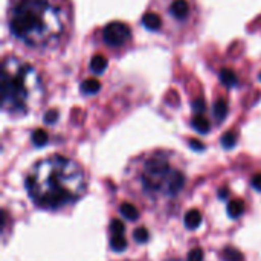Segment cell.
<instances>
[{"instance_id":"obj_22","label":"cell","mask_w":261,"mask_h":261,"mask_svg":"<svg viewBox=\"0 0 261 261\" xmlns=\"http://www.w3.org/2000/svg\"><path fill=\"white\" fill-rule=\"evenodd\" d=\"M57 119H58V112L57 110H49L44 115V122L46 124H54V122H57Z\"/></svg>"},{"instance_id":"obj_24","label":"cell","mask_w":261,"mask_h":261,"mask_svg":"<svg viewBox=\"0 0 261 261\" xmlns=\"http://www.w3.org/2000/svg\"><path fill=\"white\" fill-rule=\"evenodd\" d=\"M252 187H254L257 191H261V173L254 176V179H252Z\"/></svg>"},{"instance_id":"obj_10","label":"cell","mask_w":261,"mask_h":261,"mask_svg":"<svg viewBox=\"0 0 261 261\" xmlns=\"http://www.w3.org/2000/svg\"><path fill=\"white\" fill-rule=\"evenodd\" d=\"M109 66V61L104 55H95L92 60H90V70L93 73H102Z\"/></svg>"},{"instance_id":"obj_26","label":"cell","mask_w":261,"mask_h":261,"mask_svg":"<svg viewBox=\"0 0 261 261\" xmlns=\"http://www.w3.org/2000/svg\"><path fill=\"white\" fill-rule=\"evenodd\" d=\"M226 196H228V191H226V190H223V191L220 193V197H222V199H225Z\"/></svg>"},{"instance_id":"obj_6","label":"cell","mask_w":261,"mask_h":261,"mask_svg":"<svg viewBox=\"0 0 261 261\" xmlns=\"http://www.w3.org/2000/svg\"><path fill=\"white\" fill-rule=\"evenodd\" d=\"M170 15L177 20V21H184L190 17L191 12V6L188 3V0H171L170 8H168Z\"/></svg>"},{"instance_id":"obj_23","label":"cell","mask_w":261,"mask_h":261,"mask_svg":"<svg viewBox=\"0 0 261 261\" xmlns=\"http://www.w3.org/2000/svg\"><path fill=\"white\" fill-rule=\"evenodd\" d=\"M194 110H196L197 115H200V113L205 110V101H203V99H197V101L194 102Z\"/></svg>"},{"instance_id":"obj_2","label":"cell","mask_w":261,"mask_h":261,"mask_svg":"<svg viewBox=\"0 0 261 261\" xmlns=\"http://www.w3.org/2000/svg\"><path fill=\"white\" fill-rule=\"evenodd\" d=\"M9 29L31 47H47L64 31L63 11L49 0H18L9 14Z\"/></svg>"},{"instance_id":"obj_14","label":"cell","mask_w":261,"mask_h":261,"mask_svg":"<svg viewBox=\"0 0 261 261\" xmlns=\"http://www.w3.org/2000/svg\"><path fill=\"white\" fill-rule=\"evenodd\" d=\"M121 214L127 219V220H136L139 217V213L136 210L135 205L132 203H122L121 205Z\"/></svg>"},{"instance_id":"obj_8","label":"cell","mask_w":261,"mask_h":261,"mask_svg":"<svg viewBox=\"0 0 261 261\" xmlns=\"http://www.w3.org/2000/svg\"><path fill=\"white\" fill-rule=\"evenodd\" d=\"M213 112H214V116H216V119H217L219 122H222V121L226 118L228 112H229L228 101H226V99H223V98L217 99V101H216V104H214V109H213Z\"/></svg>"},{"instance_id":"obj_27","label":"cell","mask_w":261,"mask_h":261,"mask_svg":"<svg viewBox=\"0 0 261 261\" xmlns=\"http://www.w3.org/2000/svg\"><path fill=\"white\" fill-rule=\"evenodd\" d=\"M170 261H180V260H170Z\"/></svg>"},{"instance_id":"obj_25","label":"cell","mask_w":261,"mask_h":261,"mask_svg":"<svg viewBox=\"0 0 261 261\" xmlns=\"http://www.w3.org/2000/svg\"><path fill=\"white\" fill-rule=\"evenodd\" d=\"M190 145H191V148L199 150V151H203V150H205V145H203L202 142H199V141H191Z\"/></svg>"},{"instance_id":"obj_16","label":"cell","mask_w":261,"mask_h":261,"mask_svg":"<svg viewBox=\"0 0 261 261\" xmlns=\"http://www.w3.org/2000/svg\"><path fill=\"white\" fill-rule=\"evenodd\" d=\"M113 251L116 252H121L127 248V242H125V237L124 234H112V242H110Z\"/></svg>"},{"instance_id":"obj_7","label":"cell","mask_w":261,"mask_h":261,"mask_svg":"<svg viewBox=\"0 0 261 261\" xmlns=\"http://www.w3.org/2000/svg\"><path fill=\"white\" fill-rule=\"evenodd\" d=\"M142 24L148 31H159V28H161V18L154 12H145L144 17H142Z\"/></svg>"},{"instance_id":"obj_18","label":"cell","mask_w":261,"mask_h":261,"mask_svg":"<svg viewBox=\"0 0 261 261\" xmlns=\"http://www.w3.org/2000/svg\"><path fill=\"white\" fill-rule=\"evenodd\" d=\"M236 142H237V135H236L234 132H228V133H225V135L222 136V145H223L226 150L232 148V147L236 145Z\"/></svg>"},{"instance_id":"obj_11","label":"cell","mask_w":261,"mask_h":261,"mask_svg":"<svg viewBox=\"0 0 261 261\" xmlns=\"http://www.w3.org/2000/svg\"><path fill=\"white\" fill-rule=\"evenodd\" d=\"M202 223V214L197 210H191L185 216V225L188 229H196Z\"/></svg>"},{"instance_id":"obj_19","label":"cell","mask_w":261,"mask_h":261,"mask_svg":"<svg viewBox=\"0 0 261 261\" xmlns=\"http://www.w3.org/2000/svg\"><path fill=\"white\" fill-rule=\"evenodd\" d=\"M223 258H225V261H242L243 255L234 248H226L223 251Z\"/></svg>"},{"instance_id":"obj_5","label":"cell","mask_w":261,"mask_h":261,"mask_svg":"<svg viewBox=\"0 0 261 261\" xmlns=\"http://www.w3.org/2000/svg\"><path fill=\"white\" fill-rule=\"evenodd\" d=\"M132 37V31L128 24L122 21H112L102 31V38L107 46L110 47H121L124 46Z\"/></svg>"},{"instance_id":"obj_17","label":"cell","mask_w":261,"mask_h":261,"mask_svg":"<svg viewBox=\"0 0 261 261\" xmlns=\"http://www.w3.org/2000/svg\"><path fill=\"white\" fill-rule=\"evenodd\" d=\"M32 142L37 145V147H43L46 142H47V133L44 130H35L32 133Z\"/></svg>"},{"instance_id":"obj_13","label":"cell","mask_w":261,"mask_h":261,"mask_svg":"<svg viewBox=\"0 0 261 261\" xmlns=\"http://www.w3.org/2000/svg\"><path fill=\"white\" fill-rule=\"evenodd\" d=\"M243 211H245L243 202H240V200H232V202L228 203V213H229V216H231L232 219L240 217V216L243 214Z\"/></svg>"},{"instance_id":"obj_12","label":"cell","mask_w":261,"mask_h":261,"mask_svg":"<svg viewBox=\"0 0 261 261\" xmlns=\"http://www.w3.org/2000/svg\"><path fill=\"white\" fill-rule=\"evenodd\" d=\"M220 81L226 86V87H234L239 84V78L236 75L234 70L231 69H222L220 70Z\"/></svg>"},{"instance_id":"obj_21","label":"cell","mask_w":261,"mask_h":261,"mask_svg":"<svg viewBox=\"0 0 261 261\" xmlns=\"http://www.w3.org/2000/svg\"><path fill=\"white\" fill-rule=\"evenodd\" d=\"M187 261H203V251H202V249H199V248L193 249V251L188 254V258H187Z\"/></svg>"},{"instance_id":"obj_28","label":"cell","mask_w":261,"mask_h":261,"mask_svg":"<svg viewBox=\"0 0 261 261\" xmlns=\"http://www.w3.org/2000/svg\"><path fill=\"white\" fill-rule=\"evenodd\" d=\"M260 80H261V73H260Z\"/></svg>"},{"instance_id":"obj_3","label":"cell","mask_w":261,"mask_h":261,"mask_svg":"<svg viewBox=\"0 0 261 261\" xmlns=\"http://www.w3.org/2000/svg\"><path fill=\"white\" fill-rule=\"evenodd\" d=\"M142 184L145 190L151 193L176 196L184 188L185 177L179 170L171 168L165 158L158 154L147 161L142 173Z\"/></svg>"},{"instance_id":"obj_20","label":"cell","mask_w":261,"mask_h":261,"mask_svg":"<svg viewBox=\"0 0 261 261\" xmlns=\"http://www.w3.org/2000/svg\"><path fill=\"white\" fill-rule=\"evenodd\" d=\"M135 240L138 243H145L148 240V231L145 228H138L135 231Z\"/></svg>"},{"instance_id":"obj_4","label":"cell","mask_w":261,"mask_h":261,"mask_svg":"<svg viewBox=\"0 0 261 261\" xmlns=\"http://www.w3.org/2000/svg\"><path fill=\"white\" fill-rule=\"evenodd\" d=\"M34 75V69L24 64L20 69L9 70L5 67L2 76V106L9 112H26L28 98L31 95V89L35 86H29V76Z\"/></svg>"},{"instance_id":"obj_15","label":"cell","mask_w":261,"mask_h":261,"mask_svg":"<svg viewBox=\"0 0 261 261\" xmlns=\"http://www.w3.org/2000/svg\"><path fill=\"white\" fill-rule=\"evenodd\" d=\"M193 127L199 132V133H208L210 132V121L206 118H203L202 115H197L193 119Z\"/></svg>"},{"instance_id":"obj_1","label":"cell","mask_w":261,"mask_h":261,"mask_svg":"<svg viewBox=\"0 0 261 261\" xmlns=\"http://www.w3.org/2000/svg\"><path fill=\"white\" fill-rule=\"evenodd\" d=\"M26 188L32 200L44 210H60L75 203L86 191L81 167L64 156H50L34 165Z\"/></svg>"},{"instance_id":"obj_9","label":"cell","mask_w":261,"mask_h":261,"mask_svg":"<svg viewBox=\"0 0 261 261\" xmlns=\"http://www.w3.org/2000/svg\"><path fill=\"white\" fill-rule=\"evenodd\" d=\"M80 89H81V92L84 95H95V93L99 92L101 83L96 78H89V80H86V81L81 83V87Z\"/></svg>"}]
</instances>
